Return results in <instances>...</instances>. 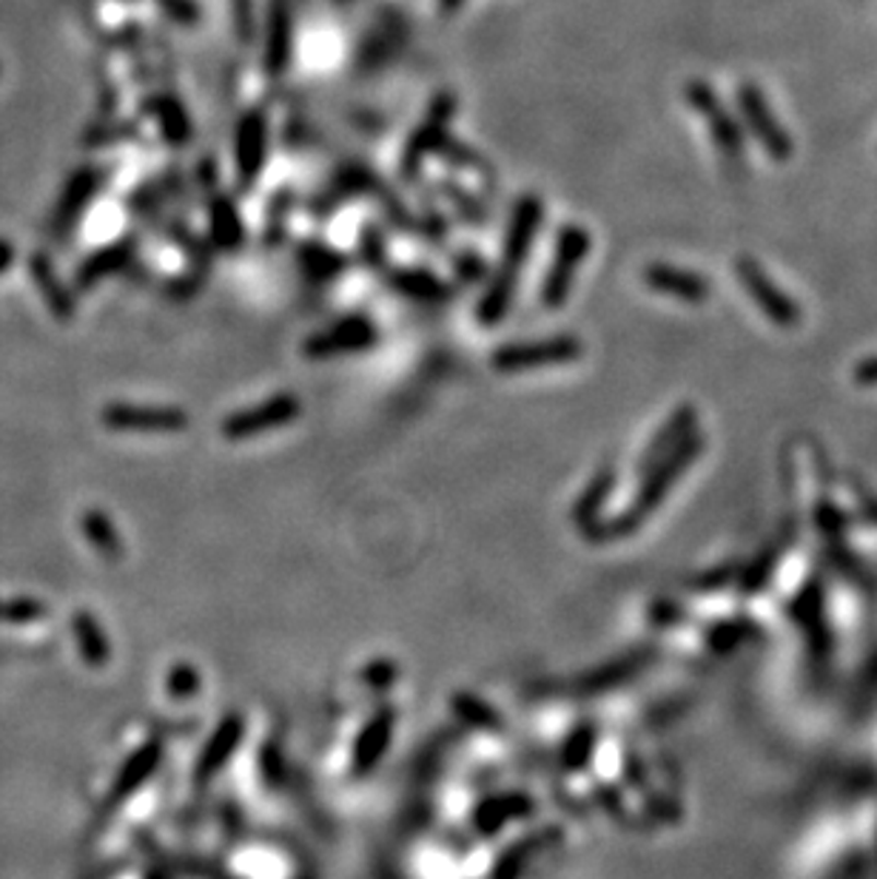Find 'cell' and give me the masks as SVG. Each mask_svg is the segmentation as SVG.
<instances>
[{"label":"cell","mask_w":877,"mask_h":879,"mask_svg":"<svg viewBox=\"0 0 877 879\" xmlns=\"http://www.w3.org/2000/svg\"><path fill=\"white\" fill-rule=\"evenodd\" d=\"M544 219V202L538 194H524L515 202L513 214H510L508 234H505V248H501V262L496 268L494 280L487 285L476 305V319L485 328H494L501 319L508 317L510 305H513L515 288H519V274L522 265L530 260L533 242L538 237Z\"/></svg>","instance_id":"1"},{"label":"cell","mask_w":877,"mask_h":879,"mask_svg":"<svg viewBox=\"0 0 877 879\" xmlns=\"http://www.w3.org/2000/svg\"><path fill=\"white\" fill-rule=\"evenodd\" d=\"M590 248H593V237L584 225L570 223L558 231L556 251L542 282V302L547 308H561L570 299L579 268L588 260Z\"/></svg>","instance_id":"2"},{"label":"cell","mask_w":877,"mask_h":879,"mask_svg":"<svg viewBox=\"0 0 877 879\" xmlns=\"http://www.w3.org/2000/svg\"><path fill=\"white\" fill-rule=\"evenodd\" d=\"M738 108L740 117H744V126L749 129L761 149L767 152V157L772 163H790L792 152H795V143H792L790 131L783 129V123L775 117L772 106H769L767 94L761 92L758 83H740L738 86Z\"/></svg>","instance_id":"3"},{"label":"cell","mask_w":877,"mask_h":879,"mask_svg":"<svg viewBox=\"0 0 877 879\" xmlns=\"http://www.w3.org/2000/svg\"><path fill=\"white\" fill-rule=\"evenodd\" d=\"M684 97L689 100V106L696 108L703 123L710 126V134L718 149H721V154L726 159L744 157V149H747L744 145V126L726 111L715 88L710 83H703V80H689L687 86H684Z\"/></svg>","instance_id":"4"},{"label":"cell","mask_w":877,"mask_h":879,"mask_svg":"<svg viewBox=\"0 0 877 879\" xmlns=\"http://www.w3.org/2000/svg\"><path fill=\"white\" fill-rule=\"evenodd\" d=\"M584 351L576 336H556L544 342H519V345H505L494 354V368L499 373H522V370L556 368V365H570Z\"/></svg>","instance_id":"5"},{"label":"cell","mask_w":877,"mask_h":879,"mask_svg":"<svg viewBox=\"0 0 877 879\" xmlns=\"http://www.w3.org/2000/svg\"><path fill=\"white\" fill-rule=\"evenodd\" d=\"M453 115H457V97L450 92L436 94L434 103H430L428 108V115L422 117V123L416 126L414 134L407 138L405 152H402V174H405V177H414V174L422 168V163H425L430 154H436L442 149Z\"/></svg>","instance_id":"6"},{"label":"cell","mask_w":877,"mask_h":879,"mask_svg":"<svg viewBox=\"0 0 877 879\" xmlns=\"http://www.w3.org/2000/svg\"><path fill=\"white\" fill-rule=\"evenodd\" d=\"M735 274H738L749 299L763 310V317L769 322H775L778 328H795L801 322V308L778 288L772 276L763 271L761 262L752 260V257H738L735 260Z\"/></svg>","instance_id":"7"},{"label":"cell","mask_w":877,"mask_h":879,"mask_svg":"<svg viewBox=\"0 0 877 879\" xmlns=\"http://www.w3.org/2000/svg\"><path fill=\"white\" fill-rule=\"evenodd\" d=\"M269 157V120L260 108H251L239 117L234 131V166H237L239 186L251 188L260 180V171Z\"/></svg>","instance_id":"8"},{"label":"cell","mask_w":877,"mask_h":879,"mask_svg":"<svg viewBox=\"0 0 877 879\" xmlns=\"http://www.w3.org/2000/svg\"><path fill=\"white\" fill-rule=\"evenodd\" d=\"M303 413L299 402L294 396H274L269 402L239 411L223 421V436L225 439H251L260 432L276 430V427L288 425Z\"/></svg>","instance_id":"9"},{"label":"cell","mask_w":877,"mask_h":879,"mask_svg":"<svg viewBox=\"0 0 877 879\" xmlns=\"http://www.w3.org/2000/svg\"><path fill=\"white\" fill-rule=\"evenodd\" d=\"M377 342V328L365 317H348L342 322L331 324L328 331L313 333L311 340L303 345V354L311 359H328V356L340 354H354V351H365Z\"/></svg>","instance_id":"10"},{"label":"cell","mask_w":877,"mask_h":879,"mask_svg":"<svg viewBox=\"0 0 877 879\" xmlns=\"http://www.w3.org/2000/svg\"><path fill=\"white\" fill-rule=\"evenodd\" d=\"M103 421L120 432H180L189 427V413L177 407H138V404H109Z\"/></svg>","instance_id":"11"},{"label":"cell","mask_w":877,"mask_h":879,"mask_svg":"<svg viewBox=\"0 0 877 879\" xmlns=\"http://www.w3.org/2000/svg\"><path fill=\"white\" fill-rule=\"evenodd\" d=\"M644 282L655 294L673 296V299L687 305L707 302L712 294V285L701 274L684 271V268L669 265V262H650L644 268Z\"/></svg>","instance_id":"12"},{"label":"cell","mask_w":877,"mask_h":879,"mask_svg":"<svg viewBox=\"0 0 877 879\" xmlns=\"http://www.w3.org/2000/svg\"><path fill=\"white\" fill-rule=\"evenodd\" d=\"M294 44V3L291 0H269V40H265V63L271 74H283L291 60Z\"/></svg>","instance_id":"13"},{"label":"cell","mask_w":877,"mask_h":879,"mask_svg":"<svg viewBox=\"0 0 877 879\" xmlns=\"http://www.w3.org/2000/svg\"><path fill=\"white\" fill-rule=\"evenodd\" d=\"M97 188H100V174H97L95 168H83V171H78L72 180H69L63 197H60L58 211H55V228H58L60 234L69 231L74 225V219L86 211L92 197L97 194Z\"/></svg>","instance_id":"14"},{"label":"cell","mask_w":877,"mask_h":879,"mask_svg":"<svg viewBox=\"0 0 877 879\" xmlns=\"http://www.w3.org/2000/svg\"><path fill=\"white\" fill-rule=\"evenodd\" d=\"M29 274H32V280H35L40 296H44V302L49 305L51 313H55L60 322H69V319H74L72 294H69L63 282H60L58 271H55V265H51L49 257H44V253H35L29 262Z\"/></svg>","instance_id":"15"},{"label":"cell","mask_w":877,"mask_h":879,"mask_svg":"<svg viewBox=\"0 0 877 879\" xmlns=\"http://www.w3.org/2000/svg\"><path fill=\"white\" fill-rule=\"evenodd\" d=\"M131 253H134V246H131L129 239H123V242H111L109 248H103V251H97L95 257H88L86 262H83V268L78 271V288H92V285H97V282H103L106 276L117 274V271H123L126 265H129Z\"/></svg>","instance_id":"16"},{"label":"cell","mask_w":877,"mask_h":879,"mask_svg":"<svg viewBox=\"0 0 877 879\" xmlns=\"http://www.w3.org/2000/svg\"><path fill=\"white\" fill-rule=\"evenodd\" d=\"M209 216H211V242L220 251H237L239 242H242V219H239V211L232 200L225 197H214L209 205Z\"/></svg>","instance_id":"17"},{"label":"cell","mask_w":877,"mask_h":879,"mask_svg":"<svg viewBox=\"0 0 877 879\" xmlns=\"http://www.w3.org/2000/svg\"><path fill=\"white\" fill-rule=\"evenodd\" d=\"M391 732H393V712H379L377 717L368 723L365 735L359 737V746H356L354 757L356 772H368L370 765L377 763L379 755H382L384 746H388V740H391Z\"/></svg>","instance_id":"18"},{"label":"cell","mask_w":877,"mask_h":879,"mask_svg":"<svg viewBox=\"0 0 877 879\" xmlns=\"http://www.w3.org/2000/svg\"><path fill=\"white\" fill-rule=\"evenodd\" d=\"M239 735H242V723H239V717H225V721L220 723V728L214 732V737H211L209 749H205V755L200 757V765H197V769H200V777L223 769L225 760H228L232 751L237 749Z\"/></svg>","instance_id":"19"},{"label":"cell","mask_w":877,"mask_h":879,"mask_svg":"<svg viewBox=\"0 0 877 879\" xmlns=\"http://www.w3.org/2000/svg\"><path fill=\"white\" fill-rule=\"evenodd\" d=\"M388 285L399 290V294L414 296V299H425V302H439L450 294L442 282L436 280L428 271H391L388 274Z\"/></svg>","instance_id":"20"},{"label":"cell","mask_w":877,"mask_h":879,"mask_svg":"<svg viewBox=\"0 0 877 879\" xmlns=\"http://www.w3.org/2000/svg\"><path fill=\"white\" fill-rule=\"evenodd\" d=\"M152 111H154V117H157L159 129H163V134H166L168 143H175V145L189 143L191 140L189 115H186V108H182L175 97H157V100L152 103Z\"/></svg>","instance_id":"21"},{"label":"cell","mask_w":877,"mask_h":879,"mask_svg":"<svg viewBox=\"0 0 877 879\" xmlns=\"http://www.w3.org/2000/svg\"><path fill=\"white\" fill-rule=\"evenodd\" d=\"M157 760H159L157 743H149L145 749H140L138 755L131 757L129 765H126L123 774H120V783L115 786L117 797H126V794H131V788H138L140 783H143V780L154 772Z\"/></svg>","instance_id":"22"},{"label":"cell","mask_w":877,"mask_h":879,"mask_svg":"<svg viewBox=\"0 0 877 879\" xmlns=\"http://www.w3.org/2000/svg\"><path fill=\"white\" fill-rule=\"evenodd\" d=\"M299 262H303L305 274H311L313 280H331L342 271V260L334 251L319 246H308L299 251Z\"/></svg>","instance_id":"23"},{"label":"cell","mask_w":877,"mask_h":879,"mask_svg":"<svg viewBox=\"0 0 877 879\" xmlns=\"http://www.w3.org/2000/svg\"><path fill=\"white\" fill-rule=\"evenodd\" d=\"M78 629H80V643H83V652H86L88 661H92V664H106L109 646L103 641V634L100 629H97L95 620L86 618V615H80Z\"/></svg>","instance_id":"24"},{"label":"cell","mask_w":877,"mask_h":879,"mask_svg":"<svg viewBox=\"0 0 877 879\" xmlns=\"http://www.w3.org/2000/svg\"><path fill=\"white\" fill-rule=\"evenodd\" d=\"M86 526L88 533H92V541H97V547H100L106 556H117V553H120V538H117L111 524L103 519V515H88Z\"/></svg>","instance_id":"25"},{"label":"cell","mask_w":877,"mask_h":879,"mask_svg":"<svg viewBox=\"0 0 877 879\" xmlns=\"http://www.w3.org/2000/svg\"><path fill=\"white\" fill-rule=\"evenodd\" d=\"M197 686H200L197 672L191 666H177L171 672V680H168V692L177 694V698H189V694L197 692Z\"/></svg>","instance_id":"26"},{"label":"cell","mask_w":877,"mask_h":879,"mask_svg":"<svg viewBox=\"0 0 877 879\" xmlns=\"http://www.w3.org/2000/svg\"><path fill=\"white\" fill-rule=\"evenodd\" d=\"M159 7L166 9L168 15L180 23H194L197 21V7L191 0H159Z\"/></svg>","instance_id":"27"},{"label":"cell","mask_w":877,"mask_h":879,"mask_svg":"<svg viewBox=\"0 0 877 879\" xmlns=\"http://www.w3.org/2000/svg\"><path fill=\"white\" fill-rule=\"evenodd\" d=\"M237 29L242 37L251 32V0H237Z\"/></svg>","instance_id":"28"},{"label":"cell","mask_w":877,"mask_h":879,"mask_svg":"<svg viewBox=\"0 0 877 879\" xmlns=\"http://www.w3.org/2000/svg\"><path fill=\"white\" fill-rule=\"evenodd\" d=\"M855 379L861 384H877V356H875V359H866V361H861V365H857Z\"/></svg>","instance_id":"29"},{"label":"cell","mask_w":877,"mask_h":879,"mask_svg":"<svg viewBox=\"0 0 877 879\" xmlns=\"http://www.w3.org/2000/svg\"><path fill=\"white\" fill-rule=\"evenodd\" d=\"M12 260H15V248H12V242H9V239H0V274H3V271H9Z\"/></svg>","instance_id":"30"},{"label":"cell","mask_w":877,"mask_h":879,"mask_svg":"<svg viewBox=\"0 0 877 879\" xmlns=\"http://www.w3.org/2000/svg\"><path fill=\"white\" fill-rule=\"evenodd\" d=\"M462 7L464 0H439V12H442V15H453V12H459Z\"/></svg>","instance_id":"31"}]
</instances>
